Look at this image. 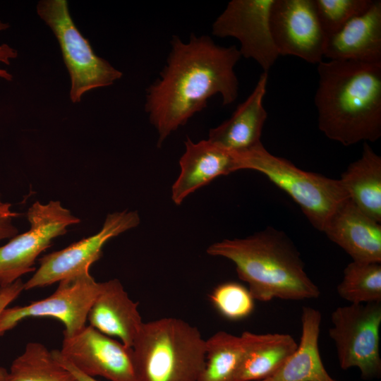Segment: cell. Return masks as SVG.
<instances>
[{
    "label": "cell",
    "mask_w": 381,
    "mask_h": 381,
    "mask_svg": "<svg viewBox=\"0 0 381 381\" xmlns=\"http://www.w3.org/2000/svg\"><path fill=\"white\" fill-rule=\"evenodd\" d=\"M339 180L351 201L381 223V157L367 143L361 157L349 164Z\"/></svg>",
    "instance_id": "44dd1931"
},
{
    "label": "cell",
    "mask_w": 381,
    "mask_h": 381,
    "mask_svg": "<svg viewBox=\"0 0 381 381\" xmlns=\"http://www.w3.org/2000/svg\"><path fill=\"white\" fill-rule=\"evenodd\" d=\"M353 261L381 262V223L348 198L334 210L322 230Z\"/></svg>",
    "instance_id": "5bb4252c"
},
{
    "label": "cell",
    "mask_w": 381,
    "mask_h": 381,
    "mask_svg": "<svg viewBox=\"0 0 381 381\" xmlns=\"http://www.w3.org/2000/svg\"><path fill=\"white\" fill-rule=\"evenodd\" d=\"M27 218L30 229L0 247V286L34 271L36 258L51 246L52 241L65 234L68 226L80 222L58 200L45 205L35 202L28 209Z\"/></svg>",
    "instance_id": "ba28073f"
},
{
    "label": "cell",
    "mask_w": 381,
    "mask_h": 381,
    "mask_svg": "<svg viewBox=\"0 0 381 381\" xmlns=\"http://www.w3.org/2000/svg\"><path fill=\"white\" fill-rule=\"evenodd\" d=\"M9 28V25L0 20V32Z\"/></svg>",
    "instance_id": "1f68e13d"
},
{
    "label": "cell",
    "mask_w": 381,
    "mask_h": 381,
    "mask_svg": "<svg viewBox=\"0 0 381 381\" xmlns=\"http://www.w3.org/2000/svg\"><path fill=\"white\" fill-rule=\"evenodd\" d=\"M272 40L279 55H291L318 64L327 36L314 0H274L270 14Z\"/></svg>",
    "instance_id": "7c38bea8"
},
{
    "label": "cell",
    "mask_w": 381,
    "mask_h": 381,
    "mask_svg": "<svg viewBox=\"0 0 381 381\" xmlns=\"http://www.w3.org/2000/svg\"><path fill=\"white\" fill-rule=\"evenodd\" d=\"M319 129L344 146L381 136V63L328 60L318 64Z\"/></svg>",
    "instance_id": "7a4b0ae2"
},
{
    "label": "cell",
    "mask_w": 381,
    "mask_h": 381,
    "mask_svg": "<svg viewBox=\"0 0 381 381\" xmlns=\"http://www.w3.org/2000/svg\"><path fill=\"white\" fill-rule=\"evenodd\" d=\"M37 13L59 44L71 78L70 99L79 102L87 92L112 85L122 73L94 52L75 25L66 0H42Z\"/></svg>",
    "instance_id": "8992f818"
},
{
    "label": "cell",
    "mask_w": 381,
    "mask_h": 381,
    "mask_svg": "<svg viewBox=\"0 0 381 381\" xmlns=\"http://www.w3.org/2000/svg\"><path fill=\"white\" fill-rule=\"evenodd\" d=\"M101 282L85 274L59 282L56 291L28 305L6 308L0 315V337L28 318H53L65 327L64 337H71L86 325L89 310L98 294Z\"/></svg>",
    "instance_id": "9c48e42d"
},
{
    "label": "cell",
    "mask_w": 381,
    "mask_h": 381,
    "mask_svg": "<svg viewBox=\"0 0 381 381\" xmlns=\"http://www.w3.org/2000/svg\"><path fill=\"white\" fill-rule=\"evenodd\" d=\"M337 292L351 304L381 302V262L352 260L343 271Z\"/></svg>",
    "instance_id": "cb8c5ba5"
},
{
    "label": "cell",
    "mask_w": 381,
    "mask_h": 381,
    "mask_svg": "<svg viewBox=\"0 0 381 381\" xmlns=\"http://www.w3.org/2000/svg\"><path fill=\"white\" fill-rule=\"evenodd\" d=\"M214 308L230 320H240L249 316L254 310V298L242 284L228 282L215 287L210 295Z\"/></svg>",
    "instance_id": "d4e9b609"
},
{
    "label": "cell",
    "mask_w": 381,
    "mask_h": 381,
    "mask_svg": "<svg viewBox=\"0 0 381 381\" xmlns=\"http://www.w3.org/2000/svg\"><path fill=\"white\" fill-rule=\"evenodd\" d=\"M138 306L119 279L101 282L87 321L100 332L118 337L124 345L132 347L143 323Z\"/></svg>",
    "instance_id": "e0dca14e"
},
{
    "label": "cell",
    "mask_w": 381,
    "mask_h": 381,
    "mask_svg": "<svg viewBox=\"0 0 381 381\" xmlns=\"http://www.w3.org/2000/svg\"><path fill=\"white\" fill-rule=\"evenodd\" d=\"M11 204L1 200L0 194V240L12 238L18 233V229L13 224V218L20 214L11 210Z\"/></svg>",
    "instance_id": "4316f807"
},
{
    "label": "cell",
    "mask_w": 381,
    "mask_h": 381,
    "mask_svg": "<svg viewBox=\"0 0 381 381\" xmlns=\"http://www.w3.org/2000/svg\"><path fill=\"white\" fill-rule=\"evenodd\" d=\"M241 337L244 351L236 381H261L272 377L298 346L289 334L246 331Z\"/></svg>",
    "instance_id": "d6986e66"
},
{
    "label": "cell",
    "mask_w": 381,
    "mask_h": 381,
    "mask_svg": "<svg viewBox=\"0 0 381 381\" xmlns=\"http://www.w3.org/2000/svg\"><path fill=\"white\" fill-rule=\"evenodd\" d=\"M52 352L58 362L70 371L78 381H98L94 377L86 375L77 369L71 362L61 355L59 350H52Z\"/></svg>",
    "instance_id": "f546056e"
},
{
    "label": "cell",
    "mask_w": 381,
    "mask_h": 381,
    "mask_svg": "<svg viewBox=\"0 0 381 381\" xmlns=\"http://www.w3.org/2000/svg\"><path fill=\"white\" fill-rule=\"evenodd\" d=\"M5 381H78L44 344L29 342L15 358Z\"/></svg>",
    "instance_id": "603a6c76"
},
{
    "label": "cell",
    "mask_w": 381,
    "mask_h": 381,
    "mask_svg": "<svg viewBox=\"0 0 381 381\" xmlns=\"http://www.w3.org/2000/svg\"><path fill=\"white\" fill-rule=\"evenodd\" d=\"M18 52L10 47L7 44H2L0 45V63L9 65L11 60L17 58ZM0 78L11 81L13 79V75L8 73L6 70L0 67Z\"/></svg>",
    "instance_id": "f1b7e54d"
},
{
    "label": "cell",
    "mask_w": 381,
    "mask_h": 381,
    "mask_svg": "<svg viewBox=\"0 0 381 381\" xmlns=\"http://www.w3.org/2000/svg\"><path fill=\"white\" fill-rule=\"evenodd\" d=\"M233 153L237 171L251 169L265 175L293 198L319 231H322L337 207L349 198L339 179L302 170L290 161L270 153L262 143Z\"/></svg>",
    "instance_id": "5b68a950"
},
{
    "label": "cell",
    "mask_w": 381,
    "mask_h": 381,
    "mask_svg": "<svg viewBox=\"0 0 381 381\" xmlns=\"http://www.w3.org/2000/svg\"><path fill=\"white\" fill-rule=\"evenodd\" d=\"M274 0H232L212 25L218 37H231L241 44V56L254 59L267 73L279 56L270 26Z\"/></svg>",
    "instance_id": "8fae6325"
},
{
    "label": "cell",
    "mask_w": 381,
    "mask_h": 381,
    "mask_svg": "<svg viewBox=\"0 0 381 381\" xmlns=\"http://www.w3.org/2000/svg\"><path fill=\"white\" fill-rule=\"evenodd\" d=\"M180 173L171 186V200L180 205L191 193L220 176L236 171L233 152L210 141H185V151L179 159Z\"/></svg>",
    "instance_id": "9a60e30c"
},
{
    "label": "cell",
    "mask_w": 381,
    "mask_h": 381,
    "mask_svg": "<svg viewBox=\"0 0 381 381\" xmlns=\"http://www.w3.org/2000/svg\"><path fill=\"white\" fill-rule=\"evenodd\" d=\"M61 355L77 369L110 381H136L133 350L90 325L64 337Z\"/></svg>",
    "instance_id": "4fadbf2b"
},
{
    "label": "cell",
    "mask_w": 381,
    "mask_h": 381,
    "mask_svg": "<svg viewBox=\"0 0 381 381\" xmlns=\"http://www.w3.org/2000/svg\"><path fill=\"white\" fill-rule=\"evenodd\" d=\"M268 74L263 72L253 90L235 109L231 116L210 129L207 140L231 152L248 150L261 143L267 117L263 107Z\"/></svg>",
    "instance_id": "ac0fdd59"
},
{
    "label": "cell",
    "mask_w": 381,
    "mask_h": 381,
    "mask_svg": "<svg viewBox=\"0 0 381 381\" xmlns=\"http://www.w3.org/2000/svg\"><path fill=\"white\" fill-rule=\"evenodd\" d=\"M301 320V337L297 349L278 372L261 381H337L325 369L320 354V312L303 307Z\"/></svg>",
    "instance_id": "ffe728a7"
},
{
    "label": "cell",
    "mask_w": 381,
    "mask_h": 381,
    "mask_svg": "<svg viewBox=\"0 0 381 381\" xmlns=\"http://www.w3.org/2000/svg\"><path fill=\"white\" fill-rule=\"evenodd\" d=\"M324 56L329 60L381 63V1L373 0L363 13L327 37Z\"/></svg>",
    "instance_id": "2e32d148"
},
{
    "label": "cell",
    "mask_w": 381,
    "mask_h": 381,
    "mask_svg": "<svg viewBox=\"0 0 381 381\" xmlns=\"http://www.w3.org/2000/svg\"><path fill=\"white\" fill-rule=\"evenodd\" d=\"M207 253L231 260L255 300L301 301L320 295L294 243L272 227L246 238L215 242L207 247Z\"/></svg>",
    "instance_id": "3957f363"
},
{
    "label": "cell",
    "mask_w": 381,
    "mask_h": 381,
    "mask_svg": "<svg viewBox=\"0 0 381 381\" xmlns=\"http://www.w3.org/2000/svg\"><path fill=\"white\" fill-rule=\"evenodd\" d=\"M314 2L320 23L328 37L365 11L373 0H314Z\"/></svg>",
    "instance_id": "484cf974"
},
{
    "label": "cell",
    "mask_w": 381,
    "mask_h": 381,
    "mask_svg": "<svg viewBox=\"0 0 381 381\" xmlns=\"http://www.w3.org/2000/svg\"><path fill=\"white\" fill-rule=\"evenodd\" d=\"M23 290H24V283L20 278L11 284L0 286V315Z\"/></svg>",
    "instance_id": "83f0119b"
},
{
    "label": "cell",
    "mask_w": 381,
    "mask_h": 381,
    "mask_svg": "<svg viewBox=\"0 0 381 381\" xmlns=\"http://www.w3.org/2000/svg\"><path fill=\"white\" fill-rule=\"evenodd\" d=\"M159 77L146 90L145 111L158 133L157 146L198 112L212 96L223 105L238 97L234 67L241 57L236 46H219L210 36L190 35L187 42L173 36Z\"/></svg>",
    "instance_id": "6da1fadb"
},
{
    "label": "cell",
    "mask_w": 381,
    "mask_h": 381,
    "mask_svg": "<svg viewBox=\"0 0 381 381\" xmlns=\"http://www.w3.org/2000/svg\"><path fill=\"white\" fill-rule=\"evenodd\" d=\"M331 322L329 335L341 368L356 367L364 380L379 378L381 302L337 307L331 314Z\"/></svg>",
    "instance_id": "52a82bcc"
},
{
    "label": "cell",
    "mask_w": 381,
    "mask_h": 381,
    "mask_svg": "<svg viewBox=\"0 0 381 381\" xmlns=\"http://www.w3.org/2000/svg\"><path fill=\"white\" fill-rule=\"evenodd\" d=\"M8 374L7 370L0 366V381H5Z\"/></svg>",
    "instance_id": "4dcf8cb0"
},
{
    "label": "cell",
    "mask_w": 381,
    "mask_h": 381,
    "mask_svg": "<svg viewBox=\"0 0 381 381\" xmlns=\"http://www.w3.org/2000/svg\"><path fill=\"white\" fill-rule=\"evenodd\" d=\"M242 337L219 331L205 339V358L197 381H236L243 356Z\"/></svg>",
    "instance_id": "7402d4cb"
},
{
    "label": "cell",
    "mask_w": 381,
    "mask_h": 381,
    "mask_svg": "<svg viewBox=\"0 0 381 381\" xmlns=\"http://www.w3.org/2000/svg\"><path fill=\"white\" fill-rule=\"evenodd\" d=\"M131 348L136 381H197L205 358L199 329L176 318L143 322Z\"/></svg>",
    "instance_id": "277c9868"
},
{
    "label": "cell",
    "mask_w": 381,
    "mask_h": 381,
    "mask_svg": "<svg viewBox=\"0 0 381 381\" xmlns=\"http://www.w3.org/2000/svg\"><path fill=\"white\" fill-rule=\"evenodd\" d=\"M136 211L124 210L108 214L102 229L95 235L41 258L40 267L24 283V290L44 287L64 279L89 273L92 264L102 255V247L111 238L139 225Z\"/></svg>",
    "instance_id": "30bf717a"
}]
</instances>
